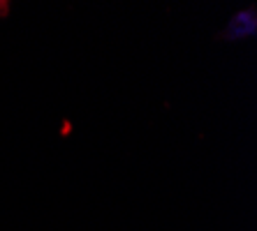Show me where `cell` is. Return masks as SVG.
<instances>
[{
    "label": "cell",
    "instance_id": "1",
    "mask_svg": "<svg viewBox=\"0 0 257 231\" xmlns=\"http://www.w3.org/2000/svg\"><path fill=\"white\" fill-rule=\"evenodd\" d=\"M257 30V10L255 7H245L241 12H236L225 26L222 37L227 42H239V40H250Z\"/></svg>",
    "mask_w": 257,
    "mask_h": 231
}]
</instances>
